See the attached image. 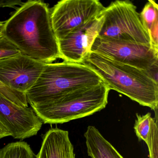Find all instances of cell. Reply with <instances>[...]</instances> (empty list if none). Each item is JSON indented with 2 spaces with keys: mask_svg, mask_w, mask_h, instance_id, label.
I'll return each mask as SVG.
<instances>
[{
  "mask_svg": "<svg viewBox=\"0 0 158 158\" xmlns=\"http://www.w3.org/2000/svg\"><path fill=\"white\" fill-rule=\"evenodd\" d=\"M45 64L22 53L0 60V82L9 89L26 96Z\"/></svg>",
  "mask_w": 158,
  "mask_h": 158,
  "instance_id": "8",
  "label": "cell"
},
{
  "mask_svg": "<svg viewBox=\"0 0 158 158\" xmlns=\"http://www.w3.org/2000/svg\"><path fill=\"white\" fill-rule=\"evenodd\" d=\"M21 53L20 51L4 35L0 38V60Z\"/></svg>",
  "mask_w": 158,
  "mask_h": 158,
  "instance_id": "17",
  "label": "cell"
},
{
  "mask_svg": "<svg viewBox=\"0 0 158 158\" xmlns=\"http://www.w3.org/2000/svg\"><path fill=\"white\" fill-rule=\"evenodd\" d=\"M151 45L158 50V21H156L148 31Z\"/></svg>",
  "mask_w": 158,
  "mask_h": 158,
  "instance_id": "18",
  "label": "cell"
},
{
  "mask_svg": "<svg viewBox=\"0 0 158 158\" xmlns=\"http://www.w3.org/2000/svg\"><path fill=\"white\" fill-rule=\"evenodd\" d=\"M9 136H11L10 134L8 132L5 127L0 122V139Z\"/></svg>",
  "mask_w": 158,
  "mask_h": 158,
  "instance_id": "20",
  "label": "cell"
},
{
  "mask_svg": "<svg viewBox=\"0 0 158 158\" xmlns=\"http://www.w3.org/2000/svg\"><path fill=\"white\" fill-rule=\"evenodd\" d=\"M23 3L21 0H0V8L8 7L16 9V6H22Z\"/></svg>",
  "mask_w": 158,
  "mask_h": 158,
  "instance_id": "19",
  "label": "cell"
},
{
  "mask_svg": "<svg viewBox=\"0 0 158 158\" xmlns=\"http://www.w3.org/2000/svg\"><path fill=\"white\" fill-rule=\"evenodd\" d=\"M82 64L95 71L110 90L151 108L158 116V79L150 73L94 52Z\"/></svg>",
  "mask_w": 158,
  "mask_h": 158,
  "instance_id": "2",
  "label": "cell"
},
{
  "mask_svg": "<svg viewBox=\"0 0 158 158\" xmlns=\"http://www.w3.org/2000/svg\"><path fill=\"white\" fill-rule=\"evenodd\" d=\"M30 145L24 141L10 143L0 149V158H35Z\"/></svg>",
  "mask_w": 158,
  "mask_h": 158,
  "instance_id": "13",
  "label": "cell"
},
{
  "mask_svg": "<svg viewBox=\"0 0 158 158\" xmlns=\"http://www.w3.org/2000/svg\"><path fill=\"white\" fill-rule=\"evenodd\" d=\"M84 137L88 154L91 158H123L95 127L89 126Z\"/></svg>",
  "mask_w": 158,
  "mask_h": 158,
  "instance_id": "12",
  "label": "cell"
},
{
  "mask_svg": "<svg viewBox=\"0 0 158 158\" xmlns=\"http://www.w3.org/2000/svg\"><path fill=\"white\" fill-rule=\"evenodd\" d=\"M103 16L91 19L63 38L58 40L60 59L64 61L82 63L90 53V49L102 26Z\"/></svg>",
  "mask_w": 158,
  "mask_h": 158,
  "instance_id": "10",
  "label": "cell"
},
{
  "mask_svg": "<svg viewBox=\"0 0 158 158\" xmlns=\"http://www.w3.org/2000/svg\"><path fill=\"white\" fill-rule=\"evenodd\" d=\"M158 118H152L146 144L148 148L150 158H158Z\"/></svg>",
  "mask_w": 158,
  "mask_h": 158,
  "instance_id": "16",
  "label": "cell"
},
{
  "mask_svg": "<svg viewBox=\"0 0 158 158\" xmlns=\"http://www.w3.org/2000/svg\"><path fill=\"white\" fill-rule=\"evenodd\" d=\"M144 26L148 31L152 25L158 21V6L154 1L149 0L139 14Z\"/></svg>",
  "mask_w": 158,
  "mask_h": 158,
  "instance_id": "14",
  "label": "cell"
},
{
  "mask_svg": "<svg viewBox=\"0 0 158 158\" xmlns=\"http://www.w3.org/2000/svg\"><path fill=\"white\" fill-rule=\"evenodd\" d=\"M90 52L148 71L158 79V50L151 45L97 36Z\"/></svg>",
  "mask_w": 158,
  "mask_h": 158,
  "instance_id": "6",
  "label": "cell"
},
{
  "mask_svg": "<svg viewBox=\"0 0 158 158\" xmlns=\"http://www.w3.org/2000/svg\"><path fill=\"white\" fill-rule=\"evenodd\" d=\"M104 82L84 64L64 61L46 64L35 85L26 93L31 106L43 104L81 88Z\"/></svg>",
  "mask_w": 158,
  "mask_h": 158,
  "instance_id": "3",
  "label": "cell"
},
{
  "mask_svg": "<svg viewBox=\"0 0 158 158\" xmlns=\"http://www.w3.org/2000/svg\"><path fill=\"white\" fill-rule=\"evenodd\" d=\"M137 119L135 121L134 128L139 141L143 140L146 142L148 138L150 127L151 114L148 113L144 115L136 114Z\"/></svg>",
  "mask_w": 158,
  "mask_h": 158,
  "instance_id": "15",
  "label": "cell"
},
{
  "mask_svg": "<svg viewBox=\"0 0 158 158\" xmlns=\"http://www.w3.org/2000/svg\"><path fill=\"white\" fill-rule=\"evenodd\" d=\"M100 14L104 20L98 36L151 45L148 31L131 2H113L104 7Z\"/></svg>",
  "mask_w": 158,
  "mask_h": 158,
  "instance_id": "5",
  "label": "cell"
},
{
  "mask_svg": "<svg viewBox=\"0 0 158 158\" xmlns=\"http://www.w3.org/2000/svg\"><path fill=\"white\" fill-rule=\"evenodd\" d=\"M0 122L11 136L21 140L36 135L43 124L32 108L17 105L1 94Z\"/></svg>",
  "mask_w": 158,
  "mask_h": 158,
  "instance_id": "9",
  "label": "cell"
},
{
  "mask_svg": "<svg viewBox=\"0 0 158 158\" xmlns=\"http://www.w3.org/2000/svg\"><path fill=\"white\" fill-rule=\"evenodd\" d=\"M4 25L5 22L0 21V38L3 35V31H4Z\"/></svg>",
  "mask_w": 158,
  "mask_h": 158,
  "instance_id": "21",
  "label": "cell"
},
{
  "mask_svg": "<svg viewBox=\"0 0 158 158\" xmlns=\"http://www.w3.org/2000/svg\"><path fill=\"white\" fill-rule=\"evenodd\" d=\"M110 89L104 83L73 90L53 100L33 105L38 117L45 124H62L86 117L106 107Z\"/></svg>",
  "mask_w": 158,
  "mask_h": 158,
  "instance_id": "4",
  "label": "cell"
},
{
  "mask_svg": "<svg viewBox=\"0 0 158 158\" xmlns=\"http://www.w3.org/2000/svg\"><path fill=\"white\" fill-rule=\"evenodd\" d=\"M3 35L21 53L44 64L60 58L51 9L41 1H28L5 22Z\"/></svg>",
  "mask_w": 158,
  "mask_h": 158,
  "instance_id": "1",
  "label": "cell"
},
{
  "mask_svg": "<svg viewBox=\"0 0 158 158\" xmlns=\"http://www.w3.org/2000/svg\"><path fill=\"white\" fill-rule=\"evenodd\" d=\"M104 7L98 0H62L51 9L53 32L60 40L100 15Z\"/></svg>",
  "mask_w": 158,
  "mask_h": 158,
  "instance_id": "7",
  "label": "cell"
},
{
  "mask_svg": "<svg viewBox=\"0 0 158 158\" xmlns=\"http://www.w3.org/2000/svg\"><path fill=\"white\" fill-rule=\"evenodd\" d=\"M42 139L41 148L35 158H75L68 131L51 128Z\"/></svg>",
  "mask_w": 158,
  "mask_h": 158,
  "instance_id": "11",
  "label": "cell"
}]
</instances>
